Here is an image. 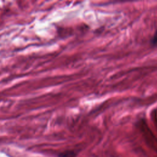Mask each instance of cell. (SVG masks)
I'll list each match as a JSON object with an SVG mask.
<instances>
[{
    "label": "cell",
    "mask_w": 157,
    "mask_h": 157,
    "mask_svg": "<svg viewBox=\"0 0 157 157\" xmlns=\"http://www.w3.org/2000/svg\"><path fill=\"white\" fill-rule=\"evenodd\" d=\"M151 44L154 45H157V31L155 33L153 38L151 39Z\"/></svg>",
    "instance_id": "2"
},
{
    "label": "cell",
    "mask_w": 157,
    "mask_h": 157,
    "mask_svg": "<svg viewBox=\"0 0 157 157\" xmlns=\"http://www.w3.org/2000/svg\"><path fill=\"white\" fill-rule=\"evenodd\" d=\"M75 154L72 151H66L61 154V157H75Z\"/></svg>",
    "instance_id": "1"
}]
</instances>
